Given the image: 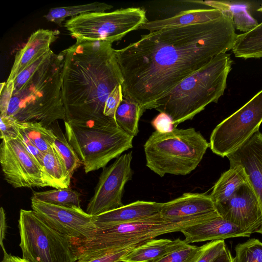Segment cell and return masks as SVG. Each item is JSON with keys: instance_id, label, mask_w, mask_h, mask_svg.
Returning <instances> with one entry per match:
<instances>
[{"instance_id": "1", "label": "cell", "mask_w": 262, "mask_h": 262, "mask_svg": "<svg viewBox=\"0 0 262 262\" xmlns=\"http://www.w3.org/2000/svg\"><path fill=\"white\" fill-rule=\"evenodd\" d=\"M237 34L232 18L222 14L205 23L163 29L115 50L123 78V97L143 112L214 57L232 50Z\"/></svg>"}, {"instance_id": "2", "label": "cell", "mask_w": 262, "mask_h": 262, "mask_svg": "<svg viewBox=\"0 0 262 262\" xmlns=\"http://www.w3.org/2000/svg\"><path fill=\"white\" fill-rule=\"evenodd\" d=\"M61 95L66 121L116 123L103 113L111 92L123 78L111 42L76 41L61 51Z\"/></svg>"}, {"instance_id": "3", "label": "cell", "mask_w": 262, "mask_h": 262, "mask_svg": "<svg viewBox=\"0 0 262 262\" xmlns=\"http://www.w3.org/2000/svg\"><path fill=\"white\" fill-rule=\"evenodd\" d=\"M64 55L52 51L18 90L13 92L7 116L20 122H37L50 126L66 120L61 95Z\"/></svg>"}, {"instance_id": "4", "label": "cell", "mask_w": 262, "mask_h": 262, "mask_svg": "<svg viewBox=\"0 0 262 262\" xmlns=\"http://www.w3.org/2000/svg\"><path fill=\"white\" fill-rule=\"evenodd\" d=\"M232 63L230 54L217 56L176 85L157 102L155 109L169 115L174 128L191 120L224 94Z\"/></svg>"}, {"instance_id": "5", "label": "cell", "mask_w": 262, "mask_h": 262, "mask_svg": "<svg viewBox=\"0 0 262 262\" xmlns=\"http://www.w3.org/2000/svg\"><path fill=\"white\" fill-rule=\"evenodd\" d=\"M217 213L175 222L160 213L135 222L97 227L86 238L73 243L77 259L104 253L137 247L158 236L181 232L190 226L207 221Z\"/></svg>"}, {"instance_id": "6", "label": "cell", "mask_w": 262, "mask_h": 262, "mask_svg": "<svg viewBox=\"0 0 262 262\" xmlns=\"http://www.w3.org/2000/svg\"><path fill=\"white\" fill-rule=\"evenodd\" d=\"M209 143L194 128L155 131L144 145L146 165L160 177L185 176L198 166Z\"/></svg>"}, {"instance_id": "7", "label": "cell", "mask_w": 262, "mask_h": 262, "mask_svg": "<svg viewBox=\"0 0 262 262\" xmlns=\"http://www.w3.org/2000/svg\"><path fill=\"white\" fill-rule=\"evenodd\" d=\"M66 136L83 165L86 173L103 168L133 147V136L117 123L71 124L64 121Z\"/></svg>"}, {"instance_id": "8", "label": "cell", "mask_w": 262, "mask_h": 262, "mask_svg": "<svg viewBox=\"0 0 262 262\" xmlns=\"http://www.w3.org/2000/svg\"><path fill=\"white\" fill-rule=\"evenodd\" d=\"M18 227L23 258L28 262H76L72 241L48 225L33 210L20 209Z\"/></svg>"}, {"instance_id": "9", "label": "cell", "mask_w": 262, "mask_h": 262, "mask_svg": "<svg viewBox=\"0 0 262 262\" xmlns=\"http://www.w3.org/2000/svg\"><path fill=\"white\" fill-rule=\"evenodd\" d=\"M147 21L144 9L130 7L111 12L83 13L67 20L64 27L76 41L112 43Z\"/></svg>"}, {"instance_id": "10", "label": "cell", "mask_w": 262, "mask_h": 262, "mask_svg": "<svg viewBox=\"0 0 262 262\" xmlns=\"http://www.w3.org/2000/svg\"><path fill=\"white\" fill-rule=\"evenodd\" d=\"M262 123V90L223 120L211 133L209 147L222 157L236 150L255 133Z\"/></svg>"}, {"instance_id": "11", "label": "cell", "mask_w": 262, "mask_h": 262, "mask_svg": "<svg viewBox=\"0 0 262 262\" xmlns=\"http://www.w3.org/2000/svg\"><path fill=\"white\" fill-rule=\"evenodd\" d=\"M132 151L123 154L109 166L103 168L89 201L86 212L96 216L118 208L124 205L122 198L126 183L132 179Z\"/></svg>"}, {"instance_id": "12", "label": "cell", "mask_w": 262, "mask_h": 262, "mask_svg": "<svg viewBox=\"0 0 262 262\" xmlns=\"http://www.w3.org/2000/svg\"><path fill=\"white\" fill-rule=\"evenodd\" d=\"M0 163L5 180L14 188L47 187L40 166L18 137L2 140Z\"/></svg>"}, {"instance_id": "13", "label": "cell", "mask_w": 262, "mask_h": 262, "mask_svg": "<svg viewBox=\"0 0 262 262\" xmlns=\"http://www.w3.org/2000/svg\"><path fill=\"white\" fill-rule=\"evenodd\" d=\"M31 207L51 228L73 243L86 238L96 228L94 216L80 207L64 206L31 200Z\"/></svg>"}, {"instance_id": "14", "label": "cell", "mask_w": 262, "mask_h": 262, "mask_svg": "<svg viewBox=\"0 0 262 262\" xmlns=\"http://www.w3.org/2000/svg\"><path fill=\"white\" fill-rule=\"evenodd\" d=\"M219 215L244 231L252 234L261 226L259 199L248 183L241 186L226 201L215 205Z\"/></svg>"}, {"instance_id": "15", "label": "cell", "mask_w": 262, "mask_h": 262, "mask_svg": "<svg viewBox=\"0 0 262 262\" xmlns=\"http://www.w3.org/2000/svg\"><path fill=\"white\" fill-rule=\"evenodd\" d=\"M226 157L230 165H238L244 169L249 183L259 199L262 214V133L257 132ZM255 232L262 234V222Z\"/></svg>"}, {"instance_id": "16", "label": "cell", "mask_w": 262, "mask_h": 262, "mask_svg": "<svg viewBox=\"0 0 262 262\" xmlns=\"http://www.w3.org/2000/svg\"><path fill=\"white\" fill-rule=\"evenodd\" d=\"M216 212L209 195L188 192L178 198L162 203L160 214L165 219L178 222Z\"/></svg>"}, {"instance_id": "17", "label": "cell", "mask_w": 262, "mask_h": 262, "mask_svg": "<svg viewBox=\"0 0 262 262\" xmlns=\"http://www.w3.org/2000/svg\"><path fill=\"white\" fill-rule=\"evenodd\" d=\"M58 30L39 29L30 36L25 45L15 54L7 82H13L19 74L37 59L48 53L58 37Z\"/></svg>"}, {"instance_id": "18", "label": "cell", "mask_w": 262, "mask_h": 262, "mask_svg": "<svg viewBox=\"0 0 262 262\" xmlns=\"http://www.w3.org/2000/svg\"><path fill=\"white\" fill-rule=\"evenodd\" d=\"M181 232L185 236V241L188 244L251 235L220 215L186 227Z\"/></svg>"}, {"instance_id": "19", "label": "cell", "mask_w": 262, "mask_h": 262, "mask_svg": "<svg viewBox=\"0 0 262 262\" xmlns=\"http://www.w3.org/2000/svg\"><path fill=\"white\" fill-rule=\"evenodd\" d=\"M161 203L137 201L94 216L96 227L116 225L147 219L160 213Z\"/></svg>"}, {"instance_id": "20", "label": "cell", "mask_w": 262, "mask_h": 262, "mask_svg": "<svg viewBox=\"0 0 262 262\" xmlns=\"http://www.w3.org/2000/svg\"><path fill=\"white\" fill-rule=\"evenodd\" d=\"M222 15V12L214 8L189 9L181 11L174 16L166 18L148 20L140 29L151 32L163 29L205 23L215 20Z\"/></svg>"}, {"instance_id": "21", "label": "cell", "mask_w": 262, "mask_h": 262, "mask_svg": "<svg viewBox=\"0 0 262 262\" xmlns=\"http://www.w3.org/2000/svg\"><path fill=\"white\" fill-rule=\"evenodd\" d=\"M185 240L180 238L152 239L134 248L125 254L121 262H153L174 251L188 247Z\"/></svg>"}, {"instance_id": "22", "label": "cell", "mask_w": 262, "mask_h": 262, "mask_svg": "<svg viewBox=\"0 0 262 262\" xmlns=\"http://www.w3.org/2000/svg\"><path fill=\"white\" fill-rule=\"evenodd\" d=\"M187 2L205 5L220 10L222 14L232 18L235 28L244 33L251 31L258 25L257 20L250 13L251 4L248 2L226 1Z\"/></svg>"}, {"instance_id": "23", "label": "cell", "mask_w": 262, "mask_h": 262, "mask_svg": "<svg viewBox=\"0 0 262 262\" xmlns=\"http://www.w3.org/2000/svg\"><path fill=\"white\" fill-rule=\"evenodd\" d=\"M41 171L43 181L47 187L55 189L69 187L72 177L54 146L44 154Z\"/></svg>"}, {"instance_id": "24", "label": "cell", "mask_w": 262, "mask_h": 262, "mask_svg": "<svg viewBox=\"0 0 262 262\" xmlns=\"http://www.w3.org/2000/svg\"><path fill=\"white\" fill-rule=\"evenodd\" d=\"M230 166V168L222 173L209 194L214 205L228 200L241 186L249 182L242 166Z\"/></svg>"}, {"instance_id": "25", "label": "cell", "mask_w": 262, "mask_h": 262, "mask_svg": "<svg viewBox=\"0 0 262 262\" xmlns=\"http://www.w3.org/2000/svg\"><path fill=\"white\" fill-rule=\"evenodd\" d=\"M232 51L238 58L262 57V22L251 31L237 34Z\"/></svg>"}, {"instance_id": "26", "label": "cell", "mask_w": 262, "mask_h": 262, "mask_svg": "<svg viewBox=\"0 0 262 262\" xmlns=\"http://www.w3.org/2000/svg\"><path fill=\"white\" fill-rule=\"evenodd\" d=\"M143 113L137 102L123 97L116 112L115 119L121 129L135 137L139 133V121Z\"/></svg>"}, {"instance_id": "27", "label": "cell", "mask_w": 262, "mask_h": 262, "mask_svg": "<svg viewBox=\"0 0 262 262\" xmlns=\"http://www.w3.org/2000/svg\"><path fill=\"white\" fill-rule=\"evenodd\" d=\"M113 8V6L104 3L94 2L87 4L66 7H55L50 9L44 16L49 21L54 23L60 27L67 17L71 18L90 12H105Z\"/></svg>"}, {"instance_id": "28", "label": "cell", "mask_w": 262, "mask_h": 262, "mask_svg": "<svg viewBox=\"0 0 262 262\" xmlns=\"http://www.w3.org/2000/svg\"><path fill=\"white\" fill-rule=\"evenodd\" d=\"M18 126L19 128L43 154L54 146L56 135L50 126H45L40 122L19 121Z\"/></svg>"}, {"instance_id": "29", "label": "cell", "mask_w": 262, "mask_h": 262, "mask_svg": "<svg viewBox=\"0 0 262 262\" xmlns=\"http://www.w3.org/2000/svg\"><path fill=\"white\" fill-rule=\"evenodd\" d=\"M81 194L70 188L34 191L31 200L64 206L80 207Z\"/></svg>"}, {"instance_id": "30", "label": "cell", "mask_w": 262, "mask_h": 262, "mask_svg": "<svg viewBox=\"0 0 262 262\" xmlns=\"http://www.w3.org/2000/svg\"><path fill=\"white\" fill-rule=\"evenodd\" d=\"M52 128L56 135L54 146L63 159L67 170L72 177L75 170L81 165L82 162L58 124Z\"/></svg>"}, {"instance_id": "31", "label": "cell", "mask_w": 262, "mask_h": 262, "mask_svg": "<svg viewBox=\"0 0 262 262\" xmlns=\"http://www.w3.org/2000/svg\"><path fill=\"white\" fill-rule=\"evenodd\" d=\"M235 251L232 262H262V242L258 239L252 238L237 244Z\"/></svg>"}, {"instance_id": "32", "label": "cell", "mask_w": 262, "mask_h": 262, "mask_svg": "<svg viewBox=\"0 0 262 262\" xmlns=\"http://www.w3.org/2000/svg\"><path fill=\"white\" fill-rule=\"evenodd\" d=\"M205 248L202 246L189 245L188 247L170 253L153 262H197Z\"/></svg>"}, {"instance_id": "33", "label": "cell", "mask_w": 262, "mask_h": 262, "mask_svg": "<svg viewBox=\"0 0 262 262\" xmlns=\"http://www.w3.org/2000/svg\"><path fill=\"white\" fill-rule=\"evenodd\" d=\"M1 138L8 140L18 137V121L10 116H0Z\"/></svg>"}, {"instance_id": "34", "label": "cell", "mask_w": 262, "mask_h": 262, "mask_svg": "<svg viewBox=\"0 0 262 262\" xmlns=\"http://www.w3.org/2000/svg\"><path fill=\"white\" fill-rule=\"evenodd\" d=\"M135 247H136L133 246L115 252L104 253L84 257L78 259L76 262H121V258Z\"/></svg>"}, {"instance_id": "35", "label": "cell", "mask_w": 262, "mask_h": 262, "mask_svg": "<svg viewBox=\"0 0 262 262\" xmlns=\"http://www.w3.org/2000/svg\"><path fill=\"white\" fill-rule=\"evenodd\" d=\"M122 99V84H119L111 92L105 101L104 115L108 118L115 119L116 112Z\"/></svg>"}, {"instance_id": "36", "label": "cell", "mask_w": 262, "mask_h": 262, "mask_svg": "<svg viewBox=\"0 0 262 262\" xmlns=\"http://www.w3.org/2000/svg\"><path fill=\"white\" fill-rule=\"evenodd\" d=\"M226 247L224 240L212 241L205 244L204 251L197 262H211Z\"/></svg>"}, {"instance_id": "37", "label": "cell", "mask_w": 262, "mask_h": 262, "mask_svg": "<svg viewBox=\"0 0 262 262\" xmlns=\"http://www.w3.org/2000/svg\"><path fill=\"white\" fill-rule=\"evenodd\" d=\"M0 116H6L9 104L14 91V82H4L1 83Z\"/></svg>"}, {"instance_id": "38", "label": "cell", "mask_w": 262, "mask_h": 262, "mask_svg": "<svg viewBox=\"0 0 262 262\" xmlns=\"http://www.w3.org/2000/svg\"><path fill=\"white\" fill-rule=\"evenodd\" d=\"M151 123L156 131L162 133L171 132L174 128L170 117L164 112H160Z\"/></svg>"}, {"instance_id": "39", "label": "cell", "mask_w": 262, "mask_h": 262, "mask_svg": "<svg viewBox=\"0 0 262 262\" xmlns=\"http://www.w3.org/2000/svg\"><path fill=\"white\" fill-rule=\"evenodd\" d=\"M18 138L26 147L30 154L36 159L41 168L42 166V160L44 154L29 139L25 133L19 128Z\"/></svg>"}, {"instance_id": "40", "label": "cell", "mask_w": 262, "mask_h": 262, "mask_svg": "<svg viewBox=\"0 0 262 262\" xmlns=\"http://www.w3.org/2000/svg\"><path fill=\"white\" fill-rule=\"evenodd\" d=\"M7 227L6 214L4 209L2 207L0 209V244L4 253H7L4 243V241L5 239Z\"/></svg>"}, {"instance_id": "41", "label": "cell", "mask_w": 262, "mask_h": 262, "mask_svg": "<svg viewBox=\"0 0 262 262\" xmlns=\"http://www.w3.org/2000/svg\"><path fill=\"white\" fill-rule=\"evenodd\" d=\"M232 258L230 250L226 247L211 262H232Z\"/></svg>"}, {"instance_id": "42", "label": "cell", "mask_w": 262, "mask_h": 262, "mask_svg": "<svg viewBox=\"0 0 262 262\" xmlns=\"http://www.w3.org/2000/svg\"><path fill=\"white\" fill-rule=\"evenodd\" d=\"M2 262H28L26 259L18 256L12 255L7 252L4 254Z\"/></svg>"}]
</instances>
